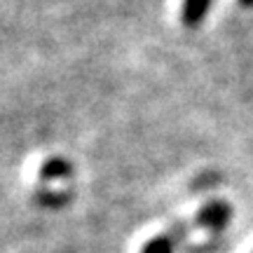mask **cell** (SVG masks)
I'll return each mask as SVG.
<instances>
[{
  "label": "cell",
  "instance_id": "6da1fadb",
  "mask_svg": "<svg viewBox=\"0 0 253 253\" xmlns=\"http://www.w3.org/2000/svg\"><path fill=\"white\" fill-rule=\"evenodd\" d=\"M230 220H232V207H230L227 202H223V199H211L207 204H202V207L192 213V218L178 220V223L169 225L167 230L157 232L155 237H150V239L141 246V253H173L176 246L181 244L192 230L220 232V230L227 227Z\"/></svg>",
  "mask_w": 253,
  "mask_h": 253
},
{
  "label": "cell",
  "instance_id": "7a4b0ae2",
  "mask_svg": "<svg viewBox=\"0 0 253 253\" xmlns=\"http://www.w3.org/2000/svg\"><path fill=\"white\" fill-rule=\"evenodd\" d=\"M73 162L63 155H47L36 167V190H49L56 181H71L73 178Z\"/></svg>",
  "mask_w": 253,
  "mask_h": 253
},
{
  "label": "cell",
  "instance_id": "3957f363",
  "mask_svg": "<svg viewBox=\"0 0 253 253\" xmlns=\"http://www.w3.org/2000/svg\"><path fill=\"white\" fill-rule=\"evenodd\" d=\"M213 0H181L178 2V21L185 28H197L207 19Z\"/></svg>",
  "mask_w": 253,
  "mask_h": 253
},
{
  "label": "cell",
  "instance_id": "277c9868",
  "mask_svg": "<svg viewBox=\"0 0 253 253\" xmlns=\"http://www.w3.org/2000/svg\"><path fill=\"white\" fill-rule=\"evenodd\" d=\"M239 5H244V7H253V0H239Z\"/></svg>",
  "mask_w": 253,
  "mask_h": 253
}]
</instances>
